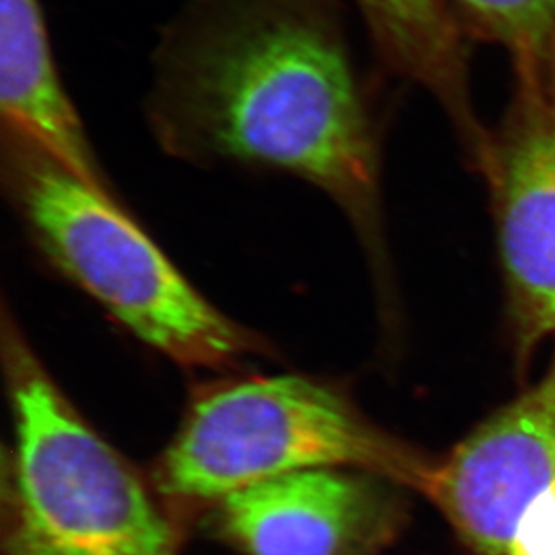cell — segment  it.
Here are the masks:
<instances>
[{"label": "cell", "instance_id": "9c48e42d", "mask_svg": "<svg viewBox=\"0 0 555 555\" xmlns=\"http://www.w3.org/2000/svg\"><path fill=\"white\" fill-rule=\"evenodd\" d=\"M385 62L439 101L467 150L488 135L467 87L466 51L450 0H351Z\"/></svg>", "mask_w": 555, "mask_h": 555}, {"label": "cell", "instance_id": "7a4b0ae2", "mask_svg": "<svg viewBox=\"0 0 555 555\" xmlns=\"http://www.w3.org/2000/svg\"><path fill=\"white\" fill-rule=\"evenodd\" d=\"M0 182L33 248L142 344L184 367H227L264 349L194 288L116 193L4 125Z\"/></svg>", "mask_w": 555, "mask_h": 555}, {"label": "cell", "instance_id": "5b68a950", "mask_svg": "<svg viewBox=\"0 0 555 555\" xmlns=\"http://www.w3.org/2000/svg\"><path fill=\"white\" fill-rule=\"evenodd\" d=\"M423 494L472 555H555V354L434 461Z\"/></svg>", "mask_w": 555, "mask_h": 555}, {"label": "cell", "instance_id": "8992f818", "mask_svg": "<svg viewBox=\"0 0 555 555\" xmlns=\"http://www.w3.org/2000/svg\"><path fill=\"white\" fill-rule=\"evenodd\" d=\"M493 199L514 358L555 336V83L516 85L482 166Z\"/></svg>", "mask_w": 555, "mask_h": 555}, {"label": "cell", "instance_id": "ba28073f", "mask_svg": "<svg viewBox=\"0 0 555 555\" xmlns=\"http://www.w3.org/2000/svg\"><path fill=\"white\" fill-rule=\"evenodd\" d=\"M0 125L114 193L60 78L40 0H0Z\"/></svg>", "mask_w": 555, "mask_h": 555}, {"label": "cell", "instance_id": "30bf717a", "mask_svg": "<svg viewBox=\"0 0 555 555\" xmlns=\"http://www.w3.org/2000/svg\"><path fill=\"white\" fill-rule=\"evenodd\" d=\"M478 37L505 49L516 85L555 83V0H450Z\"/></svg>", "mask_w": 555, "mask_h": 555}, {"label": "cell", "instance_id": "6da1fadb", "mask_svg": "<svg viewBox=\"0 0 555 555\" xmlns=\"http://www.w3.org/2000/svg\"><path fill=\"white\" fill-rule=\"evenodd\" d=\"M153 62L147 122L164 152L302 180L383 264L379 144L340 0H188Z\"/></svg>", "mask_w": 555, "mask_h": 555}, {"label": "cell", "instance_id": "277c9868", "mask_svg": "<svg viewBox=\"0 0 555 555\" xmlns=\"http://www.w3.org/2000/svg\"><path fill=\"white\" fill-rule=\"evenodd\" d=\"M431 464L335 388L309 377H254L215 388L191 406L155 482L175 502L218 503L289 473L335 467L423 493Z\"/></svg>", "mask_w": 555, "mask_h": 555}, {"label": "cell", "instance_id": "52a82bcc", "mask_svg": "<svg viewBox=\"0 0 555 555\" xmlns=\"http://www.w3.org/2000/svg\"><path fill=\"white\" fill-rule=\"evenodd\" d=\"M392 483L335 467L289 473L218 502L221 530L247 555L376 554L403 527Z\"/></svg>", "mask_w": 555, "mask_h": 555}, {"label": "cell", "instance_id": "3957f363", "mask_svg": "<svg viewBox=\"0 0 555 555\" xmlns=\"http://www.w3.org/2000/svg\"><path fill=\"white\" fill-rule=\"evenodd\" d=\"M13 420L2 473L5 555H179V530L141 475L68 401L2 306Z\"/></svg>", "mask_w": 555, "mask_h": 555}]
</instances>
